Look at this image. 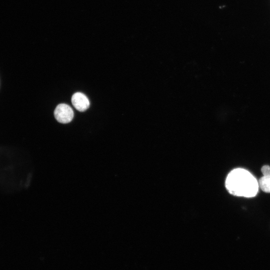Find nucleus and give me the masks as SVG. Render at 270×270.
I'll return each mask as SVG.
<instances>
[{"label": "nucleus", "mask_w": 270, "mask_h": 270, "mask_svg": "<svg viewBox=\"0 0 270 270\" xmlns=\"http://www.w3.org/2000/svg\"><path fill=\"white\" fill-rule=\"evenodd\" d=\"M226 187L232 194L246 198L254 196L258 190V183L256 178L248 170L236 168L228 175Z\"/></svg>", "instance_id": "1"}, {"label": "nucleus", "mask_w": 270, "mask_h": 270, "mask_svg": "<svg viewBox=\"0 0 270 270\" xmlns=\"http://www.w3.org/2000/svg\"><path fill=\"white\" fill-rule=\"evenodd\" d=\"M261 170L263 176L258 180L259 187L263 192L270 193V166L268 165L264 166Z\"/></svg>", "instance_id": "4"}, {"label": "nucleus", "mask_w": 270, "mask_h": 270, "mask_svg": "<svg viewBox=\"0 0 270 270\" xmlns=\"http://www.w3.org/2000/svg\"><path fill=\"white\" fill-rule=\"evenodd\" d=\"M54 116L56 119L59 122L67 124L72 120L74 112L68 105L61 104L56 106L54 111Z\"/></svg>", "instance_id": "2"}, {"label": "nucleus", "mask_w": 270, "mask_h": 270, "mask_svg": "<svg viewBox=\"0 0 270 270\" xmlns=\"http://www.w3.org/2000/svg\"><path fill=\"white\" fill-rule=\"evenodd\" d=\"M72 102L74 106L80 112L86 110L90 106L88 98L82 93L78 92L72 97Z\"/></svg>", "instance_id": "3"}]
</instances>
